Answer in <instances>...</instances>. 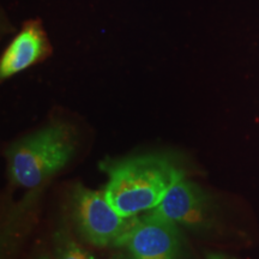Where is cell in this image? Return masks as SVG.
I'll return each instance as SVG.
<instances>
[{
  "label": "cell",
  "instance_id": "obj_1",
  "mask_svg": "<svg viewBox=\"0 0 259 259\" xmlns=\"http://www.w3.org/2000/svg\"><path fill=\"white\" fill-rule=\"evenodd\" d=\"M102 169L108 177L103 194L125 219L156 208L171 187L185 178L176 162L161 154L109 161Z\"/></svg>",
  "mask_w": 259,
  "mask_h": 259
},
{
  "label": "cell",
  "instance_id": "obj_2",
  "mask_svg": "<svg viewBox=\"0 0 259 259\" xmlns=\"http://www.w3.org/2000/svg\"><path fill=\"white\" fill-rule=\"evenodd\" d=\"M76 149L73 126L52 122L10 145L6 151L9 178L15 185L35 189L63 169Z\"/></svg>",
  "mask_w": 259,
  "mask_h": 259
},
{
  "label": "cell",
  "instance_id": "obj_3",
  "mask_svg": "<svg viewBox=\"0 0 259 259\" xmlns=\"http://www.w3.org/2000/svg\"><path fill=\"white\" fill-rule=\"evenodd\" d=\"M69 205L78 235L96 247H115L134 219L119 215L103 192L90 190L80 184L71 191Z\"/></svg>",
  "mask_w": 259,
  "mask_h": 259
},
{
  "label": "cell",
  "instance_id": "obj_4",
  "mask_svg": "<svg viewBox=\"0 0 259 259\" xmlns=\"http://www.w3.org/2000/svg\"><path fill=\"white\" fill-rule=\"evenodd\" d=\"M115 247L126 259H183L179 226L153 210L132 219Z\"/></svg>",
  "mask_w": 259,
  "mask_h": 259
},
{
  "label": "cell",
  "instance_id": "obj_5",
  "mask_svg": "<svg viewBox=\"0 0 259 259\" xmlns=\"http://www.w3.org/2000/svg\"><path fill=\"white\" fill-rule=\"evenodd\" d=\"M153 211L190 231L208 232L216 223L218 204L198 184L184 178Z\"/></svg>",
  "mask_w": 259,
  "mask_h": 259
},
{
  "label": "cell",
  "instance_id": "obj_6",
  "mask_svg": "<svg viewBox=\"0 0 259 259\" xmlns=\"http://www.w3.org/2000/svg\"><path fill=\"white\" fill-rule=\"evenodd\" d=\"M48 36L37 19L25 22L3 52L0 78L9 79L22 71L46 60L52 54Z\"/></svg>",
  "mask_w": 259,
  "mask_h": 259
},
{
  "label": "cell",
  "instance_id": "obj_7",
  "mask_svg": "<svg viewBox=\"0 0 259 259\" xmlns=\"http://www.w3.org/2000/svg\"><path fill=\"white\" fill-rule=\"evenodd\" d=\"M53 248L56 259H95L64 226L59 227L54 232Z\"/></svg>",
  "mask_w": 259,
  "mask_h": 259
},
{
  "label": "cell",
  "instance_id": "obj_8",
  "mask_svg": "<svg viewBox=\"0 0 259 259\" xmlns=\"http://www.w3.org/2000/svg\"><path fill=\"white\" fill-rule=\"evenodd\" d=\"M205 259H236L232 255L221 253V252H206Z\"/></svg>",
  "mask_w": 259,
  "mask_h": 259
},
{
  "label": "cell",
  "instance_id": "obj_9",
  "mask_svg": "<svg viewBox=\"0 0 259 259\" xmlns=\"http://www.w3.org/2000/svg\"><path fill=\"white\" fill-rule=\"evenodd\" d=\"M37 259H51V258L47 257V255H41V257H38Z\"/></svg>",
  "mask_w": 259,
  "mask_h": 259
}]
</instances>
